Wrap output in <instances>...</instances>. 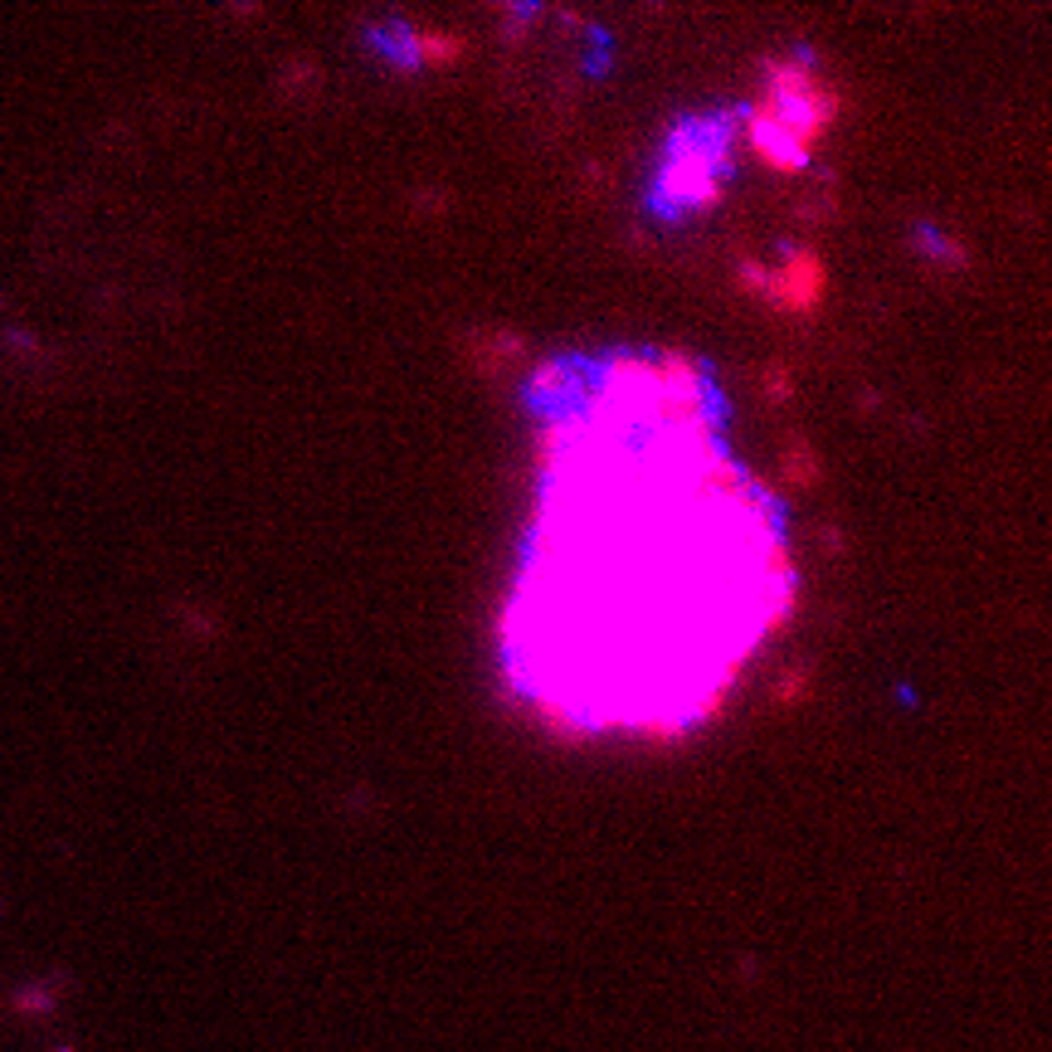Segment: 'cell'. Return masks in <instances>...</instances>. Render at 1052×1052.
Here are the masks:
<instances>
[{"label":"cell","mask_w":1052,"mask_h":1052,"mask_svg":"<svg viewBox=\"0 0 1052 1052\" xmlns=\"http://www.w3.org/2000/svg\"><path fill=\"white\" fill-rule=\"evenodd\" d=\"M751 142L765 161H775V166H785V171H799V166L809 161V151L799 147V137L775 117L770 98H760V108L751 113Z\"/></svg>","instance_id":"1"},{"label":"cell","mask_w":1052,"mask_h":1052,"mask_svg":"<svg viewBox=\"0 0 1052 1052\" xmlns=\"http://www.w3.org/2000/svg\"><path fill=\"white\" fill-rule=\"evenodd\" d=\"M458 49H463V44H458L453 35H439V30L414 35V59H419V64H453Z\"/></svg>","instance_id":"3"},{"label":"cell","mask_w":1052,"mask_h":1052,"mask_svg":"<svg viewBox=\"0 0 1052 1052\" xmlns=\"http://www.w3.org/2000/svg\"><path fill=\"white\" fill-rule=\"evenodd\" d=\"M770 293H775V302L780 307H789V312H809L814 302L824 298V268H819V259L814 254H789L785 273L770 283Z\"/></svg>","instance_id":"2"}]
</instances>
